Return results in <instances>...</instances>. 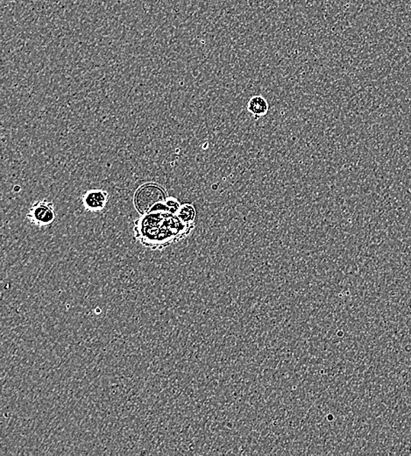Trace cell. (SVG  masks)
<instances>
[{"label":"cell","mask_w":411,"mask_h":456,"mask_svg":"<svg viewBox=\"0 0 411 456\" xmlns=\"http://www.w3.org/2000/svg\"><path fill=\"white\" fill-rule=\"evenodd\" d=\"M194 226L186 225L178 215L168 211H154L141 215L134 227V237L151 249H163L185 238Z\"/></svg>","instance_id":"6da1fadb"},{"label":"cell","mask_w":411,"mask_h":456,"mask_svg":"<svg viewBox=\"0 0 411 456\" xmlns=\"http://www.w3.org/2000/svg\"><path fill=\"white\" fill-rule=\"evenodd\" d=\"M168 198L165 189L159 185L149 183L137 189L134 195V205L140 214L144 215L158 210Z\"/></svg>","instance_id":"7a4b0ae2"},{"label":"cell","mask_w":411,"mask_h":456,"mask_svg":"<svg viewBox=\"0 0 411 456\" xmlns=\"http://www.w3.org/2000/svg\"><path fill=\"white\" fill-rule=\"evenodd\" d=\"M56 218L54 205L52 201L47 199L34 202L27 214L30 222L40 227L50 226L56 220Z\"/></svg>","instance_id":"3957f363"},{"label":"cell","mask_w":411,"mask_h":456,"mask_svg":"<svg viewBox=\"0 0 411 456\" xmlns=\"http://www.w3.org/2000/svg\"><path fill=\"white\" fill-rule=\"evenodd\" d=\"M108 201V192L104 189H88L82 197L83 207L92 213H101L107 207Z\"/></svg>","instance_id":"277c9868"},{"label":"cell","mask_w":411,"mask_h":456,"mask_svg":"<svg viewBox=\"0 0 411 456\" xmlns=\"http://www.w3.org/2000/svg\"><path fill=\"white\" fill-rule=\"evenodd\" d=\"M247 111L250 112L255 120L265 116L269 111L268 102L261 95L253 96L247 103Z\"/></svg>","instance_id":"5b68a950"},{"label":"cell","mask_w":411,"mask_h":456,"mask_svg":"<svg viewBox=\"0 0 411 456\" xmlns=\"http://www.w3.org/2000/svg\"><path fill=\"white\" fill-rule=\"evenodd\" d=\"M176 215L185 224L194 226L196 218H197V211L193 205L184 204L181 205Z\"/></svg>","instance_id":"8992f818"},{"label":"cell","mask_w":411,"mask_h":456,"mask_svg":"<svg viewBox=\"0 0 411 456\" xmlns=\"http://www.w3.org/2000/svg\"><path fill=\"white\" fill-rule=\"evenodd\" d=\"M181 207V204L178 199L172 197H168L163 204V211H168L169 213L176 214Z\"/></svg>","instance_id":"52a82bcc"}]
</instances>
